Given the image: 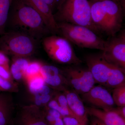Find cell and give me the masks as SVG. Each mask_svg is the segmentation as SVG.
Segmentation results:
<instances>
[{"label":"cell","mask_w":125,"mask_h":125,"mask_svg":"<svg viewBox=\"0 0 125 125\" xmlns=\"http://www.w3.org/2000/svg\"><path fill=\"white\" fill-rule=\"evenodd\" d=\"M10 18V25L37 39L50 32L40 14L22 0H13Z\"/></svg>","instance_id":"cell-1"},{"label":"cell","mask_w":125,"mask_h":125,"mask_svg":"<svg viewBox=\"0 0 125 125\" xmlns=\"http://www.w3.org/2000/svg\"><path fill=\"white\" fill-rule=\"evenodd\" d=\"M57 15L56 22H66L88 28L96 34L99 32L91 15L90 2L88 0H61Z\"/></svg>","instance_id":"cell-2"},{"label":"cell","mask_w":125,"mask_h":125,"mask_svg":"<svg viewBox=\"0 0 125 125\" xmlns=\"http://www.w3.org/2000/svg\"><path fill=\"white\" fill-rule=\"evenodd\" d=\"M37 40L22 31L5 32L0 37V50L14 57L27 58L36 51Z\"/></svg>","instance_id":"cell-3"},{"label":"cell","mask_w":125,"mask_h":125,"mask_svg":"<svg viewBox=\"0 0 125 125\" xmlns=\"http://www.w3.org/2000/svg\"><path fill=\"white\" fill-rule=\"evenodd\" d=\"M57 23L58 32L70 42L82 48L104 49L106 41L88 28L66 22Z\"/></svg>","instance_id":"cell-4"},{"label":"cell","mask_w":125,"mask_h":125,"mask_svg":"<svg viewBox=\"0 0 125 125\" xmlns=\"http://www.w3.org/2000/svg\"><path fill=\"white\" fill-rule=\"evenodd\" d=\"M42 44L48 56L56 62L76 65L82 62L71 42L63 37L55 35L46 37L43 39Z\"/></svg>","instance_id":"cell-5"},{"label":"cell","mask_w":125,"mask_h":125,"mask_svg":"<svg viewBox=\"0 0 125 125\" xmlns=\"http://www.w3.org/2000/svg\"><path fill=\"white\" fill-rule=\"evenodd\" d=\"M68 84L78 94L87 93L94 86L96 82L88 69L67 67L62 70Z\"/></svg>","instance_id":"cell-6"},{"label":"cell","mask_w":125,"mask_h":125,"mask_svg":"<svg viewBox=\"0 0 125 125\" xmlns=\"http://www.w3.org/2000/svg\"><path fill=\"white\" fill-rule=\"evenodd\" d=\"M108 62L125 70V32L106 41L102 54Z\"/></svg>","instance_id":"cell-7"},{"label":"cell","mask_w":125,"mask_h":125,"mask_svg":"<svg viewBox=\"0 0 125 125\" xmlns=\"http://www.w3.org/2000/svg\"><path fill=\"white\" fill-rule=\"evenodd\" d=\"M103 13L109 30V35L113 37L120 30L125 10L118 2L112 0L101 1Z\"/></svg>","instance_id":"cell-8"},{"label":"cell","mask_w":125,"mask_h":125,"mask_svg":"<svg viewBox=\"0 0 125 125\" xmlns=\"http://www.w3.org/2000/svg\"><path fill=\"white\" fill-rule=\"evenodd\" d=\"M85 61L96 83L105 85L113 65L105 60L102 54L88 55Z\"/></svg>","instance_id":"cell-9"},{"label":"cell","mask_w":125,"mask_h":125,"mask_svg":"<svg viewBox=\"0 0 125 125\" xmlns=\"http://www.w3.org/2000/svg\"><path fill=\"white\" fill-rule=\"evenodd\" d=\"M83 101L94 107L109 110L115 105L110 92L102 85L94 86L88 92L82 94Z\"/></svg>","instance_id":"cell-10"},{"label":"cell","mask_w":125,"mask_h":125,"mask_svg":"<svg viewBox=\"0 0 125 125\" xmlns=\"http://www.w3.org/2000/svg\"><path fill=\"white\" fill-rule=\"evenodd\" d=\"M41 73L46 84L56 91L63 92L69 87L63 70L55 66L42 64Z\"/></svg>","instance_id":"cell-11"},{"label":"cell","mask_w":125,"mask_h":125,"mask_svg":"<svg viewBox=\"0 0 125 125\" xmlns=\"http://www.w3.org/2000/svg\"><path fill=\"white\" fill-rule=\"evenodd\" d=\"M19 125H49L42 108L34 104L23 107L21 111Z\"/></svg>","instance_id":"cell-12"},{"label":"cell","mask_w":125,"mask_h":125,"mask_svg":"<svg viewBox=\"0 0 125 125\" xmlns=\"http://www.w3.org/2000/svg\"><path fill=\"white\" fill-rule=\"evenodd\" d=\"M40 14L50 32H58V23L53 11L44 0H22Z\"/></svg>","instance_id":"cell-13"},{"label":"cell","mask_w":125,"mask_h":125,"mask_svg":"<svg viewBox=\"0 0 125 125\" xmlns=\"http://www.w3.org/2000/svg\"><path fill=\"white\" fill-rule=\"evenodd\" d=\"M66 96L71 111L75 117L83 125H85L87 121L86 108L79 94L74 90L69 89L62 92Z\"/></svg>","instance_id":"cell-14"},{"label":"cell","mask_w":125,"mask_h":125,"mask_svg":"<svg viewBox=\"0 0 125 125\" xmlns=\"http://www.w3.org/2000/svg\"><path fill=\"white\" fill-rule=\"evenodd\" d=\"M86 108L87 113L95 117L105 125H125V118L112 109L103 110L90 107Z\"/></svg>","instance_id":"cell-15"},{"label":"cell","mask_w":125,"mask_h":125,"mask_svg":"<svg viewBox=\"0 0 125 125\" xmlns=\"http://www.w3.org/2000/svg\"><path fill=\"white\" fill-rule=\"evenodd\" d=\"M56 91L46 84L38 91L30 94L31 102L33 104L39 107H45L54 98Z\"/></svg>","instance_id":"cell-16"},{"label":"cell","mask_w":125,"mask_h":125,"mask_svg":"<svg viewBox=\"0 0 125 125\" xmlns=\"http://www.w3.org/2000/svg\"><path fill=\"white\" fill-rule=\"evenodd\" d=\"M10 70L14 80L24 81L25 70L30 61L27 58L14 57Z\"/></svg>","instance_id":"cell-17"},{"label":"cell","mask_w":125,"mask_h":125,"mask_svg":"<svg viewBox=\"0 0 125 125\" xmlns=\"http://www.w3.org/2000/svg\"><path fill=\"white\" fill-rule=\"evenodd\" d=\"M13 108L12 98L0 94V125H6Z\"/></svg>","instance_id":"cell-18"},{"label":"cell","mask_w":125,"mask_h":125,"mask_svg":"<svg viewBox=\"0 0 125 125\" xmlns=\"http://www.w3.org/2000/svg\"><path fill=\"white\" fill-rule=\"evenodd\" d=\"M125 70L113 65L105 86L114 89L125 85Z\"/></svg>","instance_id":"cell-19"},{"label":"cell","mask_w":125,"mask_h":125,"mask_svg":"<svg viewBox=\"0 0 125 125\" xmlns=\"http://www.w3.org/2000/svg\"><path fill=\"white\" fill-rule=\"evenodd\" d=\"M13 0H0V36L5 33L9 11Z\"/></svg>","instance_id":"cell-20"},{"label":"cell","mask_w":125,"mask_h":125,"mask_svg":"<svg viewBox=\"0 0 125 125\" xmlns=\"http://www.w3.org/2000/svg\"><path fill=\"white\" fill-rule=\"evenodd\" d=\"M25 82L30 94L37 92L46 84L41 73L31 77Z\"/></svg>","instance_id":"cell-21"},{"label":"cell","mask_w":125,"mask_h":125,"mask_svg":"<svg viewBox=\"0 0 125 125\" xmlns=\"http://www.w3.org/2000/svg\"><path fill=\"white\" fill-rule=\"evenodd\" d=\"M42 63L38 61H31L29 63L25 70L24 81L33 76L41 73Z\"/></svg>","instance_id":"cell-22"},{"label":"cell","mask_w":125,"mask_h":125,"mask_svg":"<svg viewBox=\"0 0 125 125\" xmlns=\"http://www.w3.org/2000/svg\"><path fill=\"white\" fill-rule=\"evenodd\" d=\"M112 95L115 105L118 107L125 106V85L114 88Z\"/></svg>","instance_id":"cell-23"},{"label":"cell","mask_w":125,"mask_h":125,"mask_svg":"<svg viewBox=\"0 0 125 125\" xmlns=\"http://www.w3.org/2000/svg\"><path fill=\"white\" fill-rule=\"evenodd\" d=\"M46 106L49 108L54 109L58 112L62 117L71 116L75 117L74 115L72 113L70 109L61 106L55 99L53 98L48 103Z\"/></svg>","instance_id":"cell-24"},{"label":"cell","mask_w":125,"mask_h":125,"mask_svg":"<svg viewBox=\"0 0 125 125\" xmlns=\"http://www.w3.org/2000/svg\"><path fill=\"white\" fill-rule=\"evenodd\" d=\"M18 83L15 81H10L0 77V91L16 93L19 91Z\"/></svg>","instance_id":"cell-25"},{"label":"cell","mask_w":125,"mask_h":125,"mask_svg":"<svg viewBox=\"0 0 125 125\" xmlns=\"http://www.w3.org/2000/svg\"><path fill=\"white\" fill-rule=\"evenodd\" d=\"M54 98L61 106L64 108L70 109L66 96L62 92L56 91Z\"/></svg>","instance_id":"cell-26"},{"label":"cell","mask_w":125,"mask_h":125,"mask_svg":"<svg viewBox=\"0 0 125 125\" xmlns=\"http://www.w3.org/2000/svg\"><path fill=\"white\" fill-rule=\"evenodd\" d=\"M0 77L9 81H15L10 73L9 65H0Z\"/></svg>","instance_id":"cell-27"},{"label":"cell","mask_w":125,"mask_h":125,"mask_svg":"<svg viewBox=\"0 0 125 125\" xmlns=\"http://www.w3.org/2000/svg\"><path fill=\"white\" fill-rule=\"evenodd\" d=\"M64 125H76L81 124L79 121L73 117L63 116L62 117Z\"/></svg>","instance_id":"cell-28"},{"label":"cell","mask_w":125,"mask_h":125,"mask_svg":"<svg viewBox=\"0 0 125 125\" xmlns=\"http://www.w3.org/2000/svg\"><path fill=\"white\" fill-rule=\"evenodd\" d=\"M9 59L7 55L0 50V65H9Z\"/></svg>","instance_id":"cell-29"},{"label":"cell","mask_w":125,"mask_h":125,"mask_svg":"<svg viewBox=\"0 0 125 125\" xmlns=\"http://www.w3.org/2000/svg\"><path fill=\"white\" fill-rule=\"evenodd\" d=\"M53 11L55 8L58 7L61 0H44Z\"/></svg>","instance_id":"cell-30"},{"label":"cell","mask_w":125,"mask_h":125,"mask_svg":"<svg viewBox=\"0 0 125 125\" xmlns=\"http://www.w3.org/2000/svg\"><path fill=\"white\" fill-rule=\"evenodd\" d=\"M113 109L121 116L125 118V106L117 107V108L114 107Z\"/></svg>","instance_id":"cell-31"},{"label":"cell","mask_w":125,"mask_h":125,"mask_svg":"<svg viewBox=\"0 0 125 125\" xmlns=\"http://www.w3.org/2000/svg\"><path fill=\"white\" fill-rule=\"evenodd\" d=\"M62 117L57 118L52 123L49 125H64Z\"/></svg>","instance_id":"cell-32"},{"label":"cell","mask_w":125,"mask_h":125,"mask_svg":"<svg viewBox=\"0 0 125 125\" xmlns=\"http://www.w3.org/2000/svg\"><path fill=\"white\" fill-rule=\"evenodd\" d=\"M105 0H90L91 2H94V1H101ZM119 3L121 5L123 9H125V0H112Z\"/></svg>","instance_id":"cell-33"},{"label":"cell","mask_w":125,"mask_h":125,"mask_svg":"<svg viewBox=\"0 0 125 125\" xmlns=\"http://www.w3.org/2000/svg\"><path fill=\"white\" fill-rule=\"evenodd\" d=\"M92 125H105L101 121L99 120L98 119H97L92 124Z\"/></svg>","instance_id":"cell-34"},{"label":"cell","mask_w":125,"mask_h":125,"mask_svg":"<svg viewBox=\"0 0 125 125\" xmlns=\"http://www.w3.org/2000/svg\"><path fill=\"white\" fill-rule=\"evenodd\" d=\"M81 125V124H80H80H78V125Z\"/></svg>","instance_id":"cell-35"}]
</instances>
